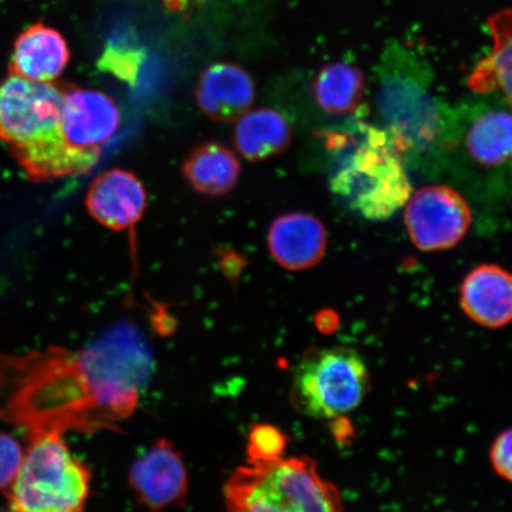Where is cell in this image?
<instances>
[{
    "mask_svg": "<svg viewBox=\"0 0 512 512\" xmlns=\"http://www.w3.org/2000/svg\"><path fill=\"white\" fill-rule=\"evenodd\" d=\"M151 371V352L130 325L78 351L0 354V420L28 438L107 430L133 414Z\"/></svg>",
    "mask_w": 512,
    "mask_h": 512,
    "instance_id": "1",
    "label": "cell"
},
{
    "mask_svg": "<svg viewBox=\"0 0 512 512\" xmlns=\"http://www.w3.org/2000/svg\"><path fill=\"white\" fill-rule=\"evenodd\" d=\"M68 83L35 82L10 75L0 83V142L24 174L44 183L93 169L92 151L76 149L61 128Z\"/></svg>",
    "mask_w": 512,
    "mask_h": 512,
    "instance_id": "2",
    "label": "cell"
},
{
    "mask_svg": "<svg viewBox=\"0 0 512 512\" xmlns=\"http://www.w3.org/2000/svg\"><path fill=\"white\" fill-rule=\"evenodd\" d=\"M377 108L402 157L426 155L447 143L452 114L433 92L430 63L418 50L389 41L376 69Z\"/></svg>",
    "mask_w": 512,
    "mask_h": 512,
    "instance_id": "3",
    "label": "cell"
},
{
    "mask_svg": "<svg viewBox=\"0 0 512 512\" xmlns=\"http://www.w3.org/2000/svg\"><path fill=\"white\" fill-rule=\"evenodd\" d=\"M337 152L330 188L363 219L392 217L412 196L402 155L384 128L358 124L330 142Z\"/></svg>",
    "mask_w": 512,
    "mask_h": 512,
    "instance_id": "4",
    "label": "cell"
},
{
    "mask_svg": "<svg viewBox=\"0 0 512 512\" xmlns=\"http://www.w3.org/2000/svg\"><path fill=\"white\" fill-rule=\"evenodd\" d=\"M228 512H343L341 494L307 457L248 463L224 485Z\"/></svg>",
    "mask_w": 512,
    "mask_h": 512,
    "instance_id": "5",
    "label": "cell"
},
{
    "mask_svg": "<svg viewBox=\"0 0 512 512\" xmlns=\"http://www.w3.org/2000/svg\"><path fill=\"white\" fill-rule=\"evenodd\" d=\"M15 482L6 490L12 512H85L91 470L70 453L61 434L29 438Z\"/></svg>",
    "mask_w": 512,
    "mask_h": 512,
    "instance_id": "6",
    "label": "cell"
},
{
    "mask_svg": "<svg viewBox=\"0 0 512 512\" xmlns=\"http://www.w3.org/2000/svg\"><path fill=\"white\" fill-rule=\"evenodd\" d=\"M370 389L366 362L351 348L307 351L294 369L291 401L313 419L341 418L361 405Z\"/></svg>",
    "mask_w": 512,
    "mask_h": 512,
    "instance_id": "7",
    "label": "cell"
},
{
    "mask_svg": "<svg viewBox=\"0 0 512 512\" xmlns=\"http://www.w3.org/2000/svg\"><path fill=\"white\" fill-rule=\"evenodd\" d=\"M405 221L409 236L424 252L446 251L464 239L471 226L469 204L456 190L431 185L409 198Z\"/></svg>",
    "mask_w": 512,
    "mask_h": 512,
    "instance_id": "8",
    "label": "cell"
},
{
    "mask_svg": "<svg viewBox=\"0 0 512 512\" xmlns=\"http://www.w3.org/2000/svg\"><path fill=\"white\" fill-rule=\"evenodd\" d=\"M128 483L138 501L152 512L182 503L189 489L187 467L166 439L156 441L133 463Z\"/></svg>",
    "mask_w": 512,
    "mask_h": 512,
    "instance_id": "9",
    "label": "cell"
},
{
    "mask_svg": "<svg viewBox=\"0 0 512 512\" xmlns=\"http://www.w3.org/2000/svg\"><path fill=\"white\" fill-rule=\"evenodd\" d=\"M121 124V115L110 96L68 85L64 95L61 128L64 139L79 150L101 151Z\"/></svg>",
    "mask_w": 512,
    "mask_h": 512,
    "instance_id": "10",
    "label": "cell"
},
{
    "mask_svg": "<svg viewBox=\"0 0 512 512\" xmlns=\"http://www.w3.org/2000/svg\"><path fill=\"white\" fill-rule=\"evenodd\" d=\"M147 195L139 178L130 171L113 169L89 187L86 207L96 222L120 232L131 228L144 214Z\"/></svg>",
    "mask_w": 512,
    "mask_h": 512,
    "instance_id": "11",
    "label": "cell"
},
{
    "mask_svg": "<svg viewBox=\"0 0 512 512\" xmlns=\"http://www.w3.org/2000/svg\"><path fill=\"white\" fill-rule=\"evenodd\" d=\"M195 95L198 107L209 119L234 123L251 111L255 83L238 64L220 62L204 70Z\"/></svg>",
    "mask_w": 512,
    "mask_h": 512,
    "instance_id": "12",
    "label": "cell"
},
{
    "mask_svg": "<svg viewBox=\"0 0 512 512\" xmlns=\"http://www.w3.org/2000/svg\"><path fill=\"white\" fill-rule=\"evenodd\" d=\"M267 243L278 265L290 271H303L323 259L328 236L324 224L317 217L290 213L273 221Z\"/></svg>",
    "mask_w": 512,
    "mask_h": 512,
    "instance_id": "13",
    "label": "cell"
},
{
    "mask_svg": "<svg viewBox=\"0 0 512 512\" xmlns=\"http://www.w3.org/2000/svg\"><path fill=\"white\" fill-rule=\"evenodd\" d=\"M460 305L473 322L489 329L512 323V273L482 265L467 274L460 287Z\"/></svg>",
    "mask_w": 512,
    "mask_h": 512,
    "instance_id": "14",
    "label": "cell"
},
{
    "mask_svg": "<svg viewBox=\"0 0 512 512\" xmlns=\"http://www.w3.org/2000/svg\"><path fill=\"white\" fill-rule=\"evenodd\" d=\"M70 50L59 31L36 23L17 37L9 62L10 75L35 82H53L64 72Z\"/></svg>",
    "mask_w": 512,
    "mask_h": 512,
    "instance_id": "15",
    "label": "cell"
},
{
    "mask_svg": "<svg viewBox=\"0 0 512 512\" xmlns=\"http://www.w3.org/2000/svg\"><path fill=\"white\" fill-rule=\"evenodd\" d=\"M457 133L473 162L496 168L512 160V113L485 108L471 115Z\"/></svg>",
    "mask_w": 512,
    "mask_h": 512,
    "instance_id": "16",
    "label": "cell"
},
{
    "mask_svg": "<svg viewBox=\"0 0 512 512\" xmlns=\"http://www.w3.org/2000/svg\"><path fill=\"white\" fill-rule=\"evenodd\" d=\"M488 29L491 49L473 69L467 85L475 93H502L512 107V9L492 15Z\"/></svg>",
    "mask_w": 512,
    "mask_h": 512,
    "instance_id": "17",
    "label": "cell"
},
{
    "mask_svg": "<svg viewBox=\"0 0 512 512\" xmlns=\"http://www.w3.org/2000/svg\"><path fill=\"white\" fill-rule=\"evenodd\" d=\"M183 175L198 194L220 197L235 188L241 174L238 157L220 143H203L184 159Z\"/></svg>",
    "mask_w": 512,
    "mask_h": 512,
    "instance_id": "18",
    "label": "cell"
},
{
    "mask_svg": "<svg viewBox=\"0 0 512 512\" xmlns=\"http://www.w3.org/2000/svg\"><path fill=\"white\" fill-rule=\"evenodd\" d=\"M290 121L272 108H259L238 120L234 144L240 155L249 162H261L280 155L292 142Z\"/></svg>",
    "mask_w": 512,
    "mask_h": 512,
    "instance_id": "19",
    "label": "cell"
},
{
    "mask_svg": "<svg viewBox=\"0 0 512 512\" xmlns=\"http://www.w3.org/2000/svg\"><path fill=\"white\" fill-rule=\"evenodd\" d=\"M366 94V79L354 64L335 62L320 69L313 81V95L320 108L332 115L357 110Z\"/></svg>",
    "mask_w": 512,
    "mask_h": 512,
    "instance_id": "20",
    "label": "cell"
},
{
    "mask_svg": "<svg viewBox=\"0 0 512 512\" xmlns=\"http://www.w3.org/2000/svg\"><path fill=\"white\" fill-rule=\"evenodd\" d=\"M145 60L143 48L124 41H111L102 51L98 67L102 72L133 86L137 83Z\"/></svg>",
    "mask_w": 512,
    "mask_h": 512,
    "instance_id": "21",
    "label": "cell"
},
{
    "mask_svg": "<svg viewBox=\"0 0 512 512\" xmlns=\"http://www.w3.org/2000/svg\"><path fill=\"white\" fill-rule=\"evenodd\" d=\"M287 444L285 434L272 425H256L249 433L248 463H265L283 457Z\"/></svg>",
    "mask_w": 512,
    "mask_h": 512,
    "instance_id": "22",
    "label": "cell"
},
{
    "mask_svg": "<svg viewBox=\"0 0 512 512\" xmlns=\"http://www.w3.org/2000/svg\"><path fill=\"white\" fill-rule=\"evenodd\" d=\"M24 452L18 441L9 434L0 433V490L6 491L18 475Z\"/></svg>",
    "mask_w": 512,
    "mask_h": 512,
    "instance_id": "23",
    "label": "cell"
},
{
    "mask_svg": "<svg viewBox=\"0 0 512 512\" xmlns=\"http://www.w3.org/2000/svg\"><path fill=\"white\" fill-rule=\"evenodd\" d=\"M490 459L497 475L512 483V428L502 432L495 439Z\"/></svg>",
    "mask_w": 512,
    "mask_h": 512,
    "instance_id": "24",
    "label": "cell"
},
{
    "mask_svg": "<svg viewBox=\"0 0 512 512\" xmlns=\"http://www.w3.org/2000/svg\"><path fill=\"white\" fill-rule=\"evenodd\" d=\"M0 512H12V511L0 510Z\"/></svg>",
    "mask_w": 512,
    "mask_h": 512,
    "instance_id": "25",
    "label": "cell"
}]
</instances>
